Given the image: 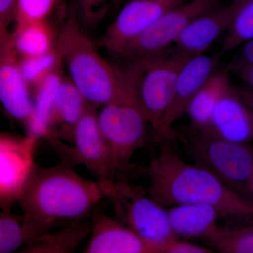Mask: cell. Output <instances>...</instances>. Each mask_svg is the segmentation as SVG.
Here are the masks:
<instances>
[{
	"mask_svg": "<svg viewBox=\"0 0 253 253\" xmlns=\"http://www.w3.org/2000/svg\"><path fill=\"white\" fill-rule=\"evenodd\" d=\"M105 198L106 190L98 181L69 168L36 163L17 203L34 241L56 226L85 219Z\"/></svg>",
	"mask_w": 253,
	"mask_h": 253,
	"instance_id": "cell-1",
	"label": "cell"
},
{
	"mask_svg": "<svg viewBox=\"0 0 253 253\" xmlns=\"http://www.w3.org/2000/svg\"><path fill=\"white\" fill-rule=\"evenodd\" d=\"M148 194L161 207L181 204L212 206L219 217L253 221V201L221 181L212 172L185 162L175 150L163 146L151 154Z\"/></svg>",
	"mask_w": 253,
	"mask_h": 253,
	"instance_id": "cell-2",
	"label": "cell"
},
{
	"mask_svg": "<svg viewBox=\"0 0 253 253\" xmlns=\"http://www.w3.org/2000/svg\"><path fill=\"white\" fill-rule=\"evenodd\" d=\"M56 49L67 68L68 78L89 104L97 107L118 103L136 104L121 68L100 54L76 14L71 15L60 28Z\"/></svg>",
	"mask_w": 253,
	"mask_h": 253,
	"instance_id": "cell-3",
	"label": "cell"
},
{
	"mask_svg": "<svg viewBox=\"0 0 253 253\" xmlns=\"http://www.w3.org/2000/svg\"><path fill=\"white\" fill-rule=\"evenodd\" d=\"M194 56L173 47L146 59L126 61L121 67L153 129L167 109L181 68Z\"/></svg>",
	"mask_w": 253,
	"mask_h": 253,
	"instance_id": "cell-4",
	"label": "cell"
},
{
	"mask_svg": "<svg viewBox=\"0 0 253 253\" xmlns=\"http://www.w3.org/2000/svg\"><path fill=\"white\" fill-rule=\"evenodd\" d=\"M177 137L194 164L212 172L236 191L249 192L253 149L248 144L222 140L196 129L178 134Z\"/></svg>",
	"mask_w": 253,
	"mask_h": 253,
	"instance_id": "cell-5",
	"label": "cell"
},
{
	"mask_svg": "<svg viewBox=\"0 0 253 253\" xmlns=\"http://www.w3.org/2000/svg\"><path fill=\"white\" fill-rule=\"evenodd\" d=\"M107 199L116 219L144 239L154 242L177 239L169 224L167 211L146 196L140 186L123 177L116 178L114 189Z\"/></svg>",
	"mask_w": 253,
	"mask_h": 253,
	"instance_id": "cell-6",
	"label": "cell"
},
{
	"mask_svg": "<svg viewBox=\"0 0 253 253\" xmlns=\"http://www.w3.org/2000/svg\"><path fill=\"white\" fill-rule=\"evenodd\" d=\"M98 124L117 161L119 172L133 167L131 159L145 144L147 121L135 103L105 105L97 113Z\"/></svg>",
	"mask_w": 253,
	"mask_h": 253,
	"instance_id": "cell-7",
	"label": "cell"
},
{
	"mask_svg": "<svg viewBox=\"0 0 253 253\" xmlns=\"http://www.w3.org/2000/svg\"><path fill=\"white\" fill-rule=\"evenodd\" d=\"M214 4L210 0H189L179 5L129 42L117 57L126 61H136L164 52L192 20L212 9Z\"/></svg>",
	"mask_w": 253,
	"mask_h": 253,
	"instance_id": "cell-8",
	"label": "cell"
},
{
	"mask_svg": "<svg viewBox=\"0 0 253 253\" xmlns=\"http://www.w3.org/2000/svg\"><path fill=\"white\" fill-rule=\"evenodd\" d=\"M73 160L87 168L95 181L106 190V198L113 191L119 168L111 148L98 124L96 106L89 104L73 133Z\"/></svg>",
	"mask_w": 253,
	"mask_h": 253,
	"instance_id": "cell-9",
	"label": "cell"
},
{
	"mask_svg": "<svg viewBox=\"0 0 253 253\" xmlns=\"http://www.w3.org/2000/svg\"><path fill=\"white\" fill-rule=\"evenodd\" d=\"M189 0H129L101 36L99 45L117 56L125 46L165 14Z\"/></svg>",
	"mask_w": 253,
	"mask_h": 253,
	"instance_id": "cell-10",
	"label": "cell"
},
{
	"mask_svg": "<svg viewBox=\"0 0 253 253\" xmlns=\"http://www.w3.org/2000/svg\"><path fill=\"white\" fill-rule=\"evenodd\" d=\"M38 139L0 133V209L9 212L27 181Z\"/></svg>",
	"mask_w": 253,
	"mask_h": 253,
	"instance_id": "cell-11",
	"label": "cell"
},
{
	"mask_svg": "<svg viewBox=\"0 0 253 253\" xmlns=\"http://www.w3.org/2000/svg\"><path fill=\"white\" fill-rule=\"evenodd\" d=\"M19 57L9 28L0 27V104L11 117L28 126L33 99L21 73Z\"/></svg>",
	"mask_w": 253,
	"mask_h": 253,
	"instance_id": "cell-12",
	"label": "cell"
},
{
	"mask_svg": "<svg viewBox=\"0 0 253 253\" xmlns=\"http://www.w3.org/2000/svg\"><path fill=\"white\" fill-rule=\"evenodd\" d=\"M218 56L197 55L181 68L167 109L154 129L158 140L169 139L174 123L184 116L193 98L212 76L218 64Z\"/></svg>",
	"mask_w": 253,
	"mask_h": 253,
	"instance_id": "cell-13",
	"label": "cell"
},
{
	"mask_svg": "<svg viewBox=\"0 0 253 253\" xmlns=\"http://www.w3.org/2000/svg\"><path fill=\"white\" fill-rule=\"evenodd\" d=\"M91 217L90 241L83 253H166L167 251L170 241H148L101 211L94 209Z\"/></svg>",
	"mask_w": 253,
	"mask_h": 253,
	"instance_id": "cell-14",
	"label": "cell"
},
{
	"mask_svg": "<svg viewBox=\"0 0 253 253\" xmlns=\"http://www.w3.org/2000/svg\"><path fill=\"white\" fill-rule=\"evenodd\" d=\"M196 130L222 140L249 144L253 142V109L232 86L219 100L207 124Z\"/></svg>",
	"mask_w": 253,
	"mask_h": 253,
	"instance_id": "cell-15",
	"label": "cell"
},
{
	"mask_svg": "<svg viewBox=\"0 0 253 253\" xmlns=\"http://www.w3.org/2000/svg\"><path fill=\"white\" fill-rule=\"evenodd\" d=\"M239 5V3L232 2L222 9L208 10L194 18L174 42V48L194 56L204 54L228 31Z\"/></svg>",
	"mask_w": 253,
	"mask_h": 253,
	"instance_id": "cell-16",
	"label": "cell"
},
{
	"mask_svg": "<svg viewBox=\"0 0 253 253\" xmlns=\"http://www.w3.org/2000/svg\"><path fill=\"white\" fill-rule=\"evenodd\" d=\"M89 103L69 78H63L55 97L51 129L47 139H64L73 143L76 125Z\"/></svg>",
	"mask_w": 253,
	"mask_h": 253,
	"instance_id": "cell-17",
	"label": "cell"
},
{
	"mask_svg": "<svg viewBox=\"0 0 253 253\" xmlns=\"http://www.w3.org/2000/svg\"><path fill=\"white\" fill-rule=\"evenodd\" d=\"M173 232L187 237H206L217 226V210L208 204H181L167 211Z\"/></svg>",
	"mask_w": 253,
	"mask_h": 253,
	"instance_id": "cell-18",
	"label": "cell"
},
{
	"mask_svg": "<svg viewBox=\"0 0 253 253\" xmlns=\"http://www.w3.org/2000/svg\"><path fill=\"white\" fill-rule=\"evenodd\" d=\"M60 66L55 68L35 88L33 113L28 125V135L39 139L49 136L55 97L63 80Z\"/></svg>",
	"mask_w": 253,
	"mask_h": 253,
	"instance_id": "cell-19",
	"label": "cell"
},
{
	"mask_svg": "<svg viewBox=\"0 0 253 253\" xmlns=\"http://www.w3.org/2000/svg\"><path fill=\"white\" fill-rule=\"evenodd\" d=\"M91 221L85 219L73 221L63 225L54 232H48L20 250L26 253H69L91 234Z\"/></svg>",
	"mask_w": 253,
	"mask_h": 253,
	"instance_id": "cell-20",
	"label": "cell"
},
{
	"mask_svg": "<svg viewBox=\"0 0 253 253\" xmlns=\"http://www.w3.org/2000/svg\"><path fill=\"white\" fill-rule=\"evenodd\" d=\"M228 72L226 69L213 73L190 103L186 113L195 129L207 124L219 100L232 88Z\"/></svg>",
	"mask_w": 253,
	"mask_h": 253,
	"instance_id": "cell-21",
	"label": "cell"
},
{
	"mask_svg": "<svg viewBox=\"0 0 253 253\" xmlns=\"http://www.w3.org/2000/svg\"><path fill=\"white\" fill-rule=\"evenodd\" d=\"M11 34L19 56H41L56 48L52 32L46 21L16 23Z\"/></svg>",
	"mask_w": 253,
	"mask_h": 253,
	"instance_id": "cell-22",
	"label": "cell"
},
{
	"mask_svg": "<svg viewBox=\"0 0 253 253\" xmlns=\"http://www.w3.org/2000/svg\"><path fill=\"white\" fill-rule=\"evenodd\" d=\"M206 239L220 253H253V226L232 229L217 226Z\"/></svg>",
	"mask_w": 253,
	"mask_h": 253,
	"instance_id": "cell-23",
	"label": "cell"
},
{
	"mask_svg": "<svg viewBox=\"0 0 253 253\" xmlns=\"http://www.w3.org/2000/svg\"><path fill=\"white\" fill-rule=\"evenodd\" d=\"M239 4V9L226 31L221 54L229 52L253 39V0Z\"/></svg>",
	"mask_w": 253,
	"mask_h": 253,
	"instance_id": "cell-24",
	"label": "cell"
},
{
	"mask_svg": "<svg viewBox=\"0 0 253 253\" xmlns=\"http://www.w3.org/2000/svg\"><path fill=\"white\" fill-rule=\"evenodd\" d=\"M33 241V234L21 217L0 214V253L14 252Z\"/></svg>",
	"mask_w": 253,
	"mask_h": 253,
	"instance_id": "cell-25",
	"label": "cell"
},
{
	"mask_svg": "<svg viewBox=\"0 0 253 253\" xmlns=\"http://www.w3.org/2000/svg\"><path fill=\"white\" fill-rule=\"evenodd\" d=\"M56 48L48 54L36 56H20L19 65L25 81L30 86H36L61 64Z\"/></svg>",
	"mask_w": 253,
	"mask_h": 253,
	"instance_id": "cell-26",
	"label": "cell"
},
{
	"mask_svg": "<svg viewBox=\"0 0 253 253\" xmlns=\"http://www.w3.org/2000/svg\"><path fill=\"white\" fill-rule=\"evenodd\" d=\"M62 0H16V23L46 21Z\"/></svg>",
	"mask_w": 253,
	"mask_h": 253,
	"instance_id": "cell-27",
	"label": "cell"
},
{
	"mask_svg": "<svg viewBox=\"0 0 253 253\" xmlns=\"http://www.w3.org/2000/svg\"><path fill=\"white\" fill-rule=\"evenodd\" d=\"M110 0H75L76 7L86 22L99 21L111 7ZM114 2L115 0H111Z\"/></svg>",
	"mask_w": 253,
	"mask_h": 253,
	"instance_id": "cell-28",
	"label": "cell"
},
{
	"mask_svg": "<svg viewBox=\"0 0 253 253\" xmlns=\"http://www.w3.org/2000/svg\"><path fill=\"white\" fill-rule=\"evenodd\" d=\"M242 47L229 64L228 71L240 66L253 64V39L243 44Z\"/></svg>",
	"mask_w": 253,
	"mask_h": 253,
	"instance_id": "cell-29",
	"label": "cell"
},
{
	"mask_svg": "<svg viewBox=\"0 0 253 253\" xmlns=\"http://www.w3.org/2000/svg\"><path fill=\"white\" fill-rule=\"evenodd\" d=\"M212 249L201 247L189 243L183 242L177 239L172 240L168 244L167 253H211Z\"/></svg>",
	"mask_w": 253,
	"mask_h": 253,
	"instance_id": "cell-30",
	"label": "cell"
},
{
	"mask_svg": "<svg viewBox=\"0 0 253 253\" xmlns=\"http://www.w3.org/2000/svg\"><path fill=\"white\" fill-rule=\"evenodd\" d=\"M16 0H0V27L9 28L15 20Z\"/></svg>",
	"mask_w": 253,
	"mask_h": 253,
	"instance_id": "cell-31",
	"label": "cell"
},
{
	"mask_svg": "<svg viewBox=\"0 0 253 253\" xmlns=\"http://www.w3.org/2000/svg\"><path fill=\"white\" fill-rule=\"evenodd\" d=\"M229 71L237 75L253 90V64L233 68Z\"/></svg>",
	"mask_w": 253,
	"mask_h": 253,
	"instance_id": "cell-32",
	"label": "cell"
},
{
	"mask_svg": "<svg viewBox=\"0 0 253 253\" xmlns=\"http://www.w3.org/2000/svg\"><path fill=\"white\" fill-rule=\"evenodd\" d=\"M236 94L239 95L243 101L248 106L253 109V89H244L241 87H234Z\"/></svg>",
	"mask_w": 253,
	"mask_h": 253,
	"instance_id": "cell-33",
	"label": "cell"
},
{
	"mask_svg": "<svg viewBox=\"0 0 253 253\" xmlns=\"http://www.w3.org/2000/svg\"><path fill=\"white\" fill-rule=\"evenodd\" d=\"M249 192L253 193V173L252 176H251V181H250Z\"/></svg>",
	"mask_w": 253,
	"mask_h": 253,
	"instance_id": "cell-34",
	"label": "cell"
},
{
	"mask_svg": "<svg viewBox=\"0 0 253 253\" xmlns=\"http://www.w3.org/2000/svg\"><path fill=\"white\" fill-rule=\"evenodd\" d=\"M123 0H115L113 2V6H117L118 5L121 4L123 2Z\"/></svg>",
	"mask_w": 253,
	"mask_h": 253,
	"instance_id": "cell-35",
	"label": "cell"
},
{
	"mask_svg": "<svg viewBox=\"0 0 253 253\" xmlns=\"http://www.w3.org/2000/svg\"><path fill=\"white\" fill-rule=\"evenodd\" d=\"M249 1V0H233V2L244 3L245 1Z\"/></svg>",
	"mask_w": 253,
	"mask_h": 253,
	"instance_id": "cell-36",
	"label": "cell"
},
{
	"mask_svg": "<svg viewBox=\"0 0 253 253\" xmlns=\"http://www.w3.org/2000/svg\"><path fill=\"white\" fill-rule=\"evenodd\" d=\"M210 1H212L213 3H215L216 1H218V0H210Z\"/></svg>",
	"mask_w": 253,
	"mask_h": 253,
	"instance_id": "cell-37",
	"label": "cell"
}]
</instances>
